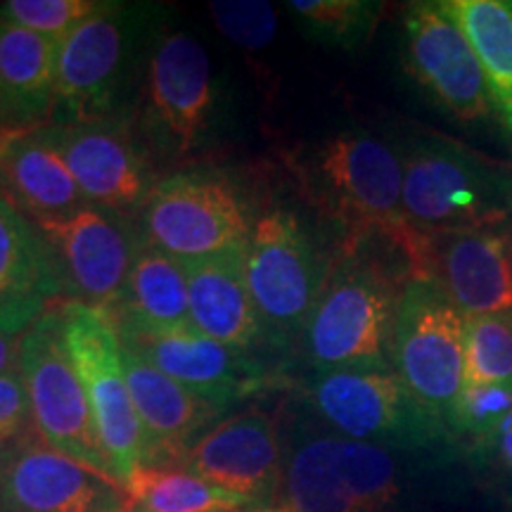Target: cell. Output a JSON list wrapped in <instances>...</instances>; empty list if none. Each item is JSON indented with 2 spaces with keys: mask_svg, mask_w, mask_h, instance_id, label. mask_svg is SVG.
I'll return each instance as SVG.
<instances>
[{
  "mask_svg": "<svg viewBox=\"0 0 512 512\" xmlns=\"http://www.w3.org/2000/svg\"><path fill=\"white\" fill-rule=\"evenodd\" d=\"M304 195L342 233V245L382 240L399 249L413 278H432V235L411 226L403 211V171L396 145L347 128L299 157Z\"/></svg>",
  "mask_w": 512,
  "mask_h": 512,
  "instance_id": "1",
  "label": "cell"
},
{
  "mask_svg": "<svg viewBox=\"0 0 512 512\" xmlns=\"http://www.w3.org/2000/svg\"><path fill=\"white\" fill-rule=\"evenodd\" d=\"M411 280L406 256L389 242L339 247L302 337L311 368H392L396 311Z\"/></svg>",
  "mask_w": 512,
  "mask_h": 512,
  "instance_id": "2",
  "label": "cell"
},
{
  "mask_svg": "<svg viewBox=\"0 0 512 512\" xmlns=\"http://www.w3.org/2000/svg\"><path fill=\"white\" fill-rule=\"evenodd\" d=\"M403 211L425 235L498 230L512 221V164L415 126L396 143Z\"/></svg>",
  "mask_w": 512,
  "mask_h": 512,
  "instance_id": "3",
  "label": "cell"
},
{
  "mask_svg": "<svg viewBox=\"0 0 512 512\" xmlns=\"http://www.w3.org/2000/svg\"><path fill=\"white\" fill-rule=\"evenodd\" d=\"M392 368L418 403L456 439L465 389V316L437 280L413 278L401 294Z\"/></svg>",
  "mask_w": 512,
  "mask_h": 512,
  "instance_id": "4",
  "label": "cell"
},
{
  "mask_svg": "<svg viewBox=\"0 0 512 512\" xmlns=\"http://www.w3.org/2000/svg\"><path fill=\"white\" fill-rule=\"evenodd\" d=\"M332 259H325L311 230L290 209L266 211L247 240V285L275 349L304 337Z\"/></svg>",
  "mask_w": 512,
  "mask_h": 512,
  "instance_id": "5",
  "label": "cell"
},
{
  "mask_svg": "<svg viewBox=\"0 0 512 512\" xmlns=\"http://www.w3.org/2000/svg\"><path fill=\"white\" fill-rule=\"evenodd\" d=\"M64 342L91 403L112 475L126 486L147 465V434L133 406L121 358V335L110 309L60 302Z\"/></svg>",
  "mask_w": 512,
  "mask_h": 512,
  "instance_id": "6",
  "label": "cell"
},
{
  "mask_svg": "<svg viewBox=\"0 0 512 512\" xmlns=\"http://www.w3.org/2000/svg\"><path fill=\"white\" fill-rule=\"evenodd\" d=\"M19 375L27 387L31 425L38 437L76 463L114 479L86 389L64 342L60 304L19 337Z\"/></svg>",
  "mask_w": 512,
  "mask_h": 512,
  "instance_id": "7",
  "label": "cell"
},
{
  "mask_svg": "<svg viewBox=\"0 0 512 512\" xmlns=\"http://www.w3.org/2000/svg\"><path fill=\"white\" fill-rule=\"evenodd\" d=\"M304 392L313 411L342 437L382 448H427L453 441L394 368L313 373Z\"/></svg>",
  "mask_w": 512,
  "mask_h": 512,
  "instance_id": "8",
  "label": "cell"
},
{
  "mask_svg": "<svg viewBox=\"0 0 512 512\" xmlns=\"http://www.w3.org/2000/svg\"><path fill=\"white\" fill-rule=\"evenodd\" d=\"M285 491L294 512H392L399 465L382 446L318 434L294 446Z\"/></svg>",
  "mask_w": 512,
  "mask_h": 512,
  "instance_id": "9",
  "label": "cell"
},
{
  "mask_svg": "<svg viewBox=\"0 0 512 512\" xmlns=\"http://www.w3.org/2000/svg\"><path fill=\"white\" fill-rule=\"evenodd\" d=\"M124 3H100L57 50L55 124L105 121L126 86L143 24Z\"/></svg>",
  "mask_w": 512,
  "mask_h": 512,
  "instance_id": "10",
  "label": "cell"
},
{
  "mask_svg": "<svg viewBox=\"0 0 512 512\" xmlns=\"http://www.w3.org/2000/svg\"><path fill=\"white\" fill-rule=\"evenodd\" d=\"M145 242L176 259H202L245 247L252 233L245 202L226 181L183 171L155 183L143 207Z\"/></svg>",
  "mask_w": 512,
  "mask_h": 512,
  "instance_id": "11",
  "label": "cell"
},
{
  "mask_svg": "<svg viewBox=\"0 0 512 512\" xmlns=\"http://www.w3.org/2000/svg\"><path fill=\"white\" fill-rule=\"evenodd\" d=\"M214 114L216 81L207 48L185 31L166 34L147 67L145 128L152 145L188 157L207 145Z\"/></svg>",
  "mask_w": 512,
  "mask_h": 512,
  "instance_id": "12",
  "label": "cell"
},
{
  "mask_svg": "<svg viewBox=\"0 0 512 512\" xmlns=\"http://www.w3.org/2000/svg\"><path fill=\"white\" fill-rule=\"evenodd\" d=\"M403 64L427 98L451 119L472 124L496 114L479 57L441 3L406 5Z\"/></svg>",
  "mask_w": 512,
  "mask_h": 512,
  "instance_id": "13",
  "label": "cell"
},
{
  "mask_svg": "<svg viewBox=\"0 0 512 512\" xmlns=\"http://www.w3.org/2000/svg\"><path fill=\"white\" fill-rule=\"evenodd\" d=\"M117 479L48 446L31 427L0 448V512H126Z\"/></svg>",
  "mask_w": 512,
  "mask_h": 512,
  "instance_id": "14",
  "label": "cell"
},
{
  "mask_svg": "<svg viewBox=\"0 0 512 512\" xmlns=\"http://www.w3.org/2000/svg\"><path fill=\"white\" fill-rule=\"evenodd\" d=\"M36 223L53 247L69 302L112 309L143 242L124 216L88 204L64 219Z\"/></svg>",
  "mask_w": 512,
  "mask_h": 512,
  "instance_id": "15",
  "label": "cell"
},
{
  "mask_svg": "<svg viewBox=\"0 0 512 512\" xmlns=\"http://www.w3.org/2000/svg\"><path fill=\"white\" fill-rule=\"evenodd\" d=\"M174 467L245 496L254 505L266 503L283 479L275 422L259 408L230 415L192 441Z\"/></svg>",
  "mask_w": 512,
  "mask_h": 512,
  "instance_id": "16",
  "label": "cell"
},
{
  "mask_svg": "<svg viewBox=\"0 0 512 512\" xmlns=\"http://www.w3.org/2000/svg\"><path fill=\"white\" fill-rule=\"evenodd\" d=\"M43 128L88 202L119 214L143 207L155 188L152 169L124 128L107 119Z\"/></svg>",
  "mask_w": 512,
  "mask_h": 512,
  "instance_id": "17",
  "label": "cell"
},
{
  "mask_svg": "<svg viewBox=\"0 0 512 512\" xmlns=\"http://www.w3.org/2000/svg\"><path fill=\"white\" fill-rule=\"evenodd\" d=\"M121 342L190 392L226 411L266 384V368L252 351L228 347L202 335L195 325L183 330L136 335L119 330Z\"/></svg>",
  "mask_w": 512,
  "mask_h": 512,
  "instance_id": "18",
  "label": "cell"
},
{
  "mask_svg": "<svg viewBox=\"0 0 512 512\" xmlns=\"http://www.w3.org/2000/svg\"><path fill=\"white\" fill-rule=\"evenodd\" d=\"M64 294L43 230L0 190V332L22 337Z\"/></svg>",
  "mask_w": 512,
  "mask_h": 512,
  "instance_id": "19",
  "label": "cell"
},
{
  "mask_svg": "<svg viewBox=\"0 0 512 512\" xmlns=\"http://www.w3.org/2000/svg\"><path fill=\"white\" fill-rule=\"evenodd\" d=\"M124 373L140 425L147 434V465L174 467L202 430L214 427L223 408L190 392L121 342Z\"/></svg>",
  "mask_w": 512,
  "mask_h": 512,
  "instance_id": "20",
  "label": "cell"
},
{
  "mask_svg": "<svg viewBox=\"0 0 512 512\" xmlns=\"http://www.w3.org/2000/svg\"><path fill=\"white\" fill-rule=\"evenodd\" d=\"M432 280L465 320L512 311V238L501 230L432 235Z\"/></svg>",
  "mask_w": 512,
  "mask_h": 512,
  "instance_id": "21",
  "label": "cell"
},
{
  "mask_svg": "<svg viewBox=\"0 0 512 512\" xmlns=\"http://www.w3.org/2000/svg\"><path fill=\"white\" fill-rule=\"evenodd\" d=\"M178 261L188 278L192 325L216 342L254 354L266 342V330L247 285V245Z\"/></svg>",
  "mask_w": 512,
  "mask_h": 512,
  "instance_id": "22",
  "label": "cell"
},
{
  "mask_svg": "<svg viewBox=\"0 0 512 512\" xmlns=\"http://www.w3.org/2000/svg\"><path fill=\"white\" fill-rule=\"evenodd\" d=\"M0 185L5 195L34 221L64 219L91 204L43 126L19 136L3 152Z\"/></svg>",
  "mask_w": 512,
  "mask_h": 512,
  "instance_id": "23",
  "label": "cell"
},
{
  "mask_svg": "<svg viewBox=\"0 0 512 512\" xmlns=\"http://www.w3.org/2000/svg\"><path fill=\"white\" fill-rule=\"evenodd\" d=\"M60 41L0 22V126L38 128L55 112Z\"/></svg>",
  "mask_w": 512,
  "mask_h": 512,
  "instance_id": "24",
  "label": "cell"
},
{
  "mask_svg": "<svg viewBox=\"0 0 512 512\" xmlns=\"http://www.w3.org/2000/svg\"><path fill=\"white\" fill-rule=\"evenodd\" d=\"M110 311L119 330L136 335L190 328L188 278L181 261L140 242L124 292Z\"/></svg>",
  "mask_w": 512,
  "mask_h": 512,
  "instance_id": "25",
  "label": "cell"
},
{
  "mask_svg": "<svg viewBox=\"0 0 512 512\" xmlns=\"http://www.w3.org/2000/svg\"><path fill=\"white\" fill-rule=\"evenodd\" d=\"M479 57L489 100L512 140V0H444Z\"/></svg>",
  "mask_w": 512,
  "mask_h": 512,
  "instance_id": "26",
  "label": "cell"
},
{
  "mask_svg": "<svg viewBox=\"0 0 512 512\" xmlns=\"http://www.w3.org/2000/svg\"><path fill=\"white\" fill-rule=\"evenodd\" d=\"M124 491L128 503L147 512H238L254 505L181 467H140Z\"/></svg>",
  "mask_w": 512,
  "mask_h": 512,
  "instance_id": "27",
  "label": "cell"
},
{
  "mask_svg": "<svg viewBox=\"0 0 512 512\" xmlns=\"http://www.w3.org/2000/svg\"><path fill=\"white\" fill-rule=\"evenodd\" d=\"M287 8L313 41L358 50L373 34L384 5L375 0H292Z\"/></svg>",
  "mask_w": 512,
  "mask_h": 512,
  "instance_id": "28",
  "label": "cell"
},
{
  "mask_svg": "<svg viewBox=\"0 0 512 512\" xmlns=\"http://www.w3.org/2000/svg\"><path fill=\"white\" fill-rule=\"evenodd\" d=\"M465 384L512 389V311L465 320Z\"/></svg>",
  "mask_w": 512,
  "mask_h": 512,
  "instance_id": "29",
  "label": "cell"
},
{
  "mask_svg": "<svg viewBox=\"0 0 512 512\" xmlns=\"http://www.w3.org/2000/svg\"><path fill=\"white\" fill-rule=\"evenodd\" d=\"M510 413V387H503V384H465L456 418V439L467 437L477 453L491 458Z\"/></svg>",
  "mask_w": 512,
  "mask_h": 512,
  "instance_id": "30",
  "label": "cell"
},
{
  "mask_svg": "<svg viewBox=\"0 0 512 512\" xmlns=\"http://www.w3.org/2000/svg\"><path fill=\"white\" fill-rule=\"evenodd\" d=\"M98 5L95 0H8L0 5V22L62 41Z\"/></svg>",
  "mask_w": 512,
  "mask_h": 512,
  "instance_id": "31",
  "label": "cell"
},
{
  "mask_svg": "<svg viewBox=\"0 0 512 512\" xmlns=\"http://www.w3.org/2000/svg\"><path fill=\"white\" fill-rule=\"evenodd\" d=\"M209 12L221 34L245 50L266 48L278 29V15L271 3L221 0V3H211Z\"/></svg>",
  "mask_w": 512,
  "mask_h": 512,
  "instance_id": "32",
  "label": "cell"
},
{
  "mask_svg": "<svg viewBox=\"0 0 512 512\" xmlns=\"http://www.w3.org/2000/svg\"><path fill=\"white\" fill-rule=\"evenodd\" d=\"M31 406L22 375L0 377V448L31 430Z\"/></svg>",
  "mask_w": 512,
  "mask_h": 512,
  "instance_id": "33",
  "label": "cell"
},
{
  "mask_svg": "<svg viewBox=\"0 0 512 512\" xmlns=\"http://www.w3.org/2000/svg\"><path fill=\"white\" fill-rule=\"evenodd\" d=\"M491 460H496V463L501 465L505 477H508L512 484V413L508 415V420H505L501 437H498V444L494 448V453H491Z\"/></svg>",
  "mask_w": 512,
  "mask_h": 512,
  "instance_id": "34",
  "label": "cell"
},
{
  "mask_svg": "<svg viewBox=\"0 0 512 512\" xmlns=\"http://www.w3.org/2000/svg\"><path fill=\"white\" fill-rule=\"evenodd\" d=\"M19 370V337L0 332V377Z\"/></svg>",
  "mask_w": 512,
  "mask_h": 512,
  "instance_id": "35",
  "label": "cell"
},
{
  "mask_svg": "<svg viewBox=\"0 0 512 512\" xmlns=\"http://www.w3.org/2000/svg\"><path fill=\"white\" fill-rule=\"evenodd\" d=\"M27 131H34V128H12V126H0V157L8 147L15 143L19 136H24Z\"/></svg>",
  "mask_w": 512,
  "mask_h": 512,
  "instance_id": "36",
  "label": "cell"
},
{
  "mask_svg": "<svg viewBox=\"0 0 512 512\" xmlns=\"http://www.w3.org/2000/svg\"><path fill=\"white\" fill-rule=\"evenodd\" d=\"M247 512H294L290 505H264V508H254Z\"/></svg>",
  "mask_w": 512,
  "mask_h": 512,
  "instance_id": "37",
  "label": "cell"
},
{
  "mask_svg": "<svg viewBox=\"0 0 512 512\" xmlns=\"http://www.w3.org/2000/svg\"><path fill=\"white\" fill-rule=\"evenodd\" d=\"M126 512H147V510H140V508H136V505H131V503H128Z\"/></svg>",
  "mask_w": 512,
  "mask_h": 512,
  "instance_id": "38",
  "label": "cell"
}]
</instances>
